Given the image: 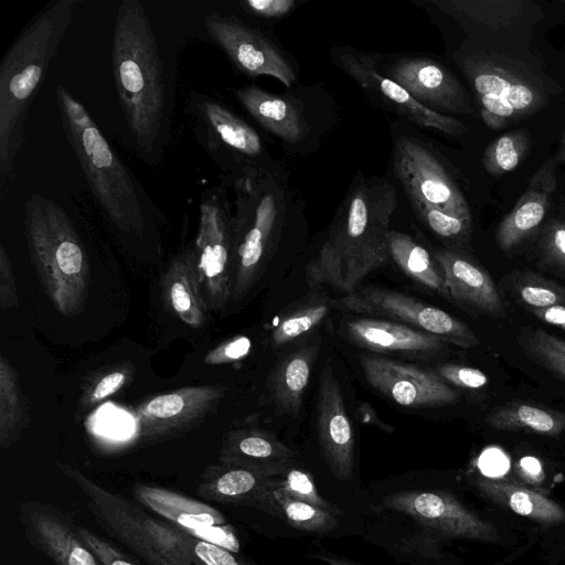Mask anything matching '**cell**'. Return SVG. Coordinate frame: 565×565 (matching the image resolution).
<instances>
[{
	"label": "cell",
	"instance_id": "obj_1",
	"mask_svg": "<svg viewBox=\"0 0 565 565\" xmlns=\"http://www.w3.org/2000/svg\"><path fill=\"white\" fill-rule=\"evenodd\" d=\"M396 203V188L388 180L356 175L328 237L306 266L307 284L311 288L328 285L348 295L386 264L391 258L390 222Z\"/></svg>",
	"mask_w": 565,
	"mask_h": 565
},
{
	"label": "cell",
	"instance_id": "obj_2",
	"mask_svg": "<svg viewBox=\"0 0 565 565\" xmlns=\"http://www.w3.org/2000/svg\"><path fill=\"white\" fill-rule=\"evenodd\" d=\"M111 70L127 126L139 150L150 156L163 141L168 106L157 39L139 0H122L118 7Z\"/></svg>",
	"mask_w": 565,
	"mask_h": 565
},
{
	"label": "cell",
	"instance_id": "obj_3",
	"mask_svg": "<svg viewBox=\"0 0 565 565\" xmlns=\"http://www.w3.org/2000/svg\"><path fill=\"white\" fill-rule=\"evenodd\" d=\"M78 0L45 6L19 33L0 66V180L12 178L22 147L29 108L44 81L67 30Z\"/></svg>",
	"mask_w": 565,
	"mask_h": 565
},
{
	"label": "cell",
	"instance_id": "obj_4",
	"mask_svg": "<svg viewBox=\"0 0 565 565\" xmlns=\"http://www.w3.org/2000/svg\"><path fill=\"white\" fill-rule=\"evenodd\" d=\"M56 468L82 493L97 524L122 545L146 547L169 565H250L237 553L148 513L73 465L57 461Z\"/></svg>",
	"mask_w": 565,
	"mask_h": 565
},
{
	"label": "cell",
	"instance_id": "obj_5",
	"mask_svg": "<svg viewBox=\"0 0 565 565\" xmlns=\"http://www.w3.org/2000/svg\"><path fill=\"white\" fill-rule=\"evenodd\" d=\"M454 61L483 124L493 130L533 116L562 92L539 58L482 50L463 41L454 52Z\"/></svg>",
	"mask_w": 565,
	"mask_h": 565
},
{
	"label": "cell",
	"instance_id": "obj_6",
	"mask_svg": "<svg viewBox=\"0 0 565 565\" xmlns=\"http://www.w3.org/2000/svg\"><path fill=\"white\" fill-rule=\"evenodd\" d=\"M55 99L64 134L103 213L118 231L143 235L146 206L130 171L85 106L65 86H55Z\"/></svg>",
	"mask_w": 565,
	"mask_h": 565
},
{
	"label": "cell",
	"instance_id": "obj_7",
	"mask_svg": "<svg viewBox=\"0 0 565 565\" xmlns=\"http://www.w3.org/2000/svg\"><path fill=\"white\" fill-rule=\"evenodd\" d=\"M23 226L32 264L53 306L62 316L79 315L90 269L72 220L54 200L35 193L24 203Z\"/></svg>",
	"mask_w": 565,
	"mask_h": 565
},
{
	"label": "cell",
	"instance_id": "obj_8",
	"mask_svg": "<svg viewBox=\"0 0 565 565\" xmlns=\"http://www.w3.org/2000/svg\"><path fill=\"white\" fill-rule=\"evenodd\" d=\"M276 168L233 179L232 298L242 299L254 285L295 205L285 177Z\"/></svg>",
	"mask_w": 565,
	"mask_h": 565
},
{
	"label": "cell",
	"instance_id": "obj_9",
	"mask_svg": "<svg viewBox=\"0 0 565 565\" xmlns=\"http://www.w3.org/2000/svg\"><path fill=\"white\" fill-rule=\"evenodd\" d=\"M463 31L465 42L478 49L537 60L533 39L544 19L531 0H433Z\"/></svg>",
	"mask_w": 565,
	"mask_h": 565
},
{
	"label": "cell",
	"instance_id": "obj_10",
	"mask_svg": "<svg viewBox=\"0 0 565 565\" xmlns=\"http://www.w3.org/2000/svg\"><path fill=\"white\" fill-rule=\"evenodd\" d=\"M188 111L195 136L215 164L232 180L276 168L258 132L224 104L192 92Z\"/></svg>",
	"mask_w": 565,
	"mask_h": 565
},
{
	"label": "cell",
	"instance_id": "obj_11",
	"mask_svg": "<svg viewBox=\"0 0 565 565\" xmlns=\"http://www.w3.org/2000/svg\"><path fill=\"white\" fill-rule=\"evenodd\" d=\"M194 252L204 301L218 312L232 298L233 213L222 186L201 195Z\"/></svg>",
	"mask_w": 565,
	"mask_h": 565
},
{
	"label": "cell",
	"instance_id": "obj_12",
	"mask_svg": "<svg viewBox=\"0 0 565 565\" xmlns=\"http://www.w3.org/2000/svg\"><path fill=\"white\" fill-rule=\"evenodd\" d=\"M334 303L353 313L403 322L462 349L479 344L478 337L461 320L395 290L366 286L334 300Z\"/></svg>",
	"mask_w": 565,
	"mask_h": 565
},
{
	"label": "cell",
	"instance_id": "obj_13",
	"mask_svg": "<svg viewBox=\"0 0 565 565\" xmlns=\"http://www.w3.org/2000/svg\"><path fill=\"white\" fill-rule=\"evenodd\" d=\"M393 169L413 209L431 207L458 218L472 220L459 186L420 140L407 135L395 139Z\"/></svg>",
	"mask_w": 565,
	"mask_h": 565
},
{
	"label": "cell",
	"instance_id": "obj_14",
	"mask_svg": "<svg viewBox=\"0 0 565 565\" xmlns=\"http://www.w3.org/2000/svg\"><path fill=\"white\" fill-rule=\"evenodd\" d=\"M333 61L369 98L406 121L452 137L461 136L466 131L462 120L423 106L403 86L384 76L375 56L350 46H340L333 52Z\"/></svg>",
	"mask_w": 565,
	"mask_h": 565
},
{
	"label": "cell",
	"instance_id": "obj_15",
	"mask_svg": "<svg viewBox=\"0 0 565 565\" xmlns=\"http://www.w3.org/2000/svg\"><path fill=\"white\" fill-rule=\"evenodd\" d=\"M204 28L233 65L246 76H271L286 87L298 82V73L286 52L266 33L231 14L212 12Z\"/></svg>",
	"mask_w": 565,
	"mask_h": 565
},
{
	"label": "cell",
	"instance_id": "obj_16",
	"mask_svg": "<svg viewBox=\"0 0 565 565\" xmlns=\"http://www.w3.org/2000/svg\"><path fill=\"white\" fill-rule=\"evenodd\" d=\"M226 394L221 385L185 386L159 394L135 409V439L153 444L178 437L199 426Z\"/></svg>",
	"mask_w": 565,
	"mask_h": 565
},
{
	"label": "cell",
	"instance_id": "obj_17",
	"mask_svg": "<svg viewBox=\"0 0 565 565\" xmlns=\"http://www.w3.org/2000/svg\"><path fill=\"white\" fill-rule=\"evenodd\" d=\"M18 519L25 540L55 565H103L82 540L73 514L40 500H20Z\"/></svg>",
	"mask_w": 565,
	"mask_h": 565
},
{
	"label": "cell",
	"instance_id": "obj_18",
	"mask_svg": "<svg viewBox=\"0 0 565 565\" xmlns=\"http://www.w3.org/2000/svg\"><path fill=\"white\" fill-rule=\"evenodd\" d=\"M382 74L403 86L423 106L444 115H475L471 93L440 62L403 56L387 63Z\"/></svg>",
	"mask_w": 565,
	"mask_h": 565
},
{
	"label": "cell",
	"instance_id": "obj_19",
	"mask_svg": "<svg viewBox=\"0 0 565 565\" xmlns=\"http://www.w3.org/2000/svg\"><path fill=\"white\" fill-rule=\"evenodd\" d=\"M382 505L406 514L424 527L448 537L489 542L499 540L493 524L480 519L446 492L397 491L384 497Z\"/></svg>",
	"mask_w": 565,
	"mask_h": 565
},
{
	"label": "cell",
	"instance_id": "obj_20",
	"mask_svg": "<svg viewBox=\"0 0 565 565\" xmlns=\"http://www.w3.org/2000/svg\"><path fill=\"white\" fill-rule=\"evenodd\" d=\"M134 495L149 511L177 529L238 553L239 541L233 526L214 507L177 491L147 483L135 486Z\"/></svg>",
	"mask_w": 565,
	"mask_h": 565
},
{
	"label": "cell",
	"instance_id": "obj_21",
	"mask_svg": "<svg viewBox=\"0 0 565 565\" xmlns=\"http://www.w3.org/2000/svg\"><path fill=\"white\" fill-rule=\"evenodd\" d=\"M360 363L370 385L401 406H441L458 399L436 372L372 354H362Z\"/></svg>",
	"mask_w": 565,
	"mask_h": 565
},
{
	"label": "cell",
	"instance_id": "obj_22",
	"mask_svg": "<svg viewBox=\"0 0 565 565\" xmlns=\"http://www.w3.org/2000/svg\"><path fill=\"white\" fill-rule=\"evenodd\" d=\"M317 434L323 459L333 476L348 481L354 470V433L332 369L321 374L317 401Z\"/></svg>",
	"mask_w": 565,
	"mask_h": 565
},
{
	"label": "cell",
	"instance_id": "obj_23",
	"mask_svg": "<svg viewBox=\"0 0 565 565\" xmlns=\"http://www.w3.org/2000/svg\"><path fill=\"white\" fill-rule=\"evenodd\" d=\"M562 163H565V131L557 151L535 171L525 191L498 225L495 239L502 250L515 248L542 225L557 188V170Z\"/></svg>",
	"mask_w": 565,
	"mask_h": 565
},
{
	"label": "cell",
	"instance_id": "obj_24",
	"mask_svg": "<svg viewBox=\"0 0 565 565\" xmlns=\"http://www.w3.org/2000/svg\"><path fill=\"white\" fill-rule=\"evenodd\" d=\"M277 478L249 468L217 462L202 470L196 492L210 502L254 508L279 518L275 499Z\"/></svg>",
	"mask_w": 565,
	"mask_h": 565
},
{
	"label": "cell",
	"instance_id": "obj_25",
	"mask_svg": "<svg viewBox=\"0 0 565 565\" xmlns=\"http://www.w3.org/2000/svg\"><path fill=\"white\" fill-rule=\"evenodd\" d=\"M233 94L252 118L284 145L302 146L311 136L309 114L295 96L276 95L257 85L236 88Z\"/></svg>",
	"mask_w": 565,
	"mask_h": 565
},
{
	"label": "cell",
	"instance_id": "obj_26",
	"mask_svg": "<svg viewBox=\"0 0 565 565\" xmlns=\"http://www.w3.org/2000/svg\"><path fill=\"white\" fill-rule=\"evenodd\" d=\"M448 296L456 302L479 313L498 317L504 312V302L490 275L467 256L451 250L434 253Z\"/></svg>",
	"mask_w": 565,
	"mask_h": 565
},
{
	"label": "cell",
	"instance_id": "obj_27",
	"mask_svg": "<svg viewBox=\"0 0 565 565\" xmlns=\"http://www.w3.org/2000/svg\"><path fill=\"white\" fill-rule=\"evenodd\" d=\"M296 456L295 450L269 431L237 428L225 434L217 462L278 477L294 465Z\"/></svg>",
	"mask_w": 565,
	"mask_h": 565
},
{
	"label": "cell",
	"instance_id": "obj_28",
	"mask_svg": "<svg viewBox=\"0 0 565 565\" xmlns=\"http://www.w3.org/2000/svg\"><path fill=\"white\" fill-rule=\"evenodd\" d=\"M351 342L374 352L429 353L440 350L439 338L387 319L358 318L345 322Z\"/></svg>",
	"mask_w": 565,
	"mask_h": 565
},
{
	"label": "cell",
	"instance_id": "obj_29",
	"mask_svg": "<svg viewBox=\"0 0 565 565\" xmlns=\"http://www.w3.org/2000/svg\"><path fill=\"white\" fill-rule=\"evenodd\" d=\"M162 297L170 312L185 324L200 328L205 323L209 309L201 291L194 248L184 250L169 265L162 279Z\"/></svg>",
	"mask_w": 565,
	"mask_h": 565
},
{
	"label": "cell",
	"instance_id": "obj_30",
	"mask_svg": "<svg viewBox=\"0 0 565 565\" xmlns=\"http://www.w3.org/2000/svg\"><path fill=\"white\" fill-rule=\"evenodd\" d=\"M318 343L307 344L286 356L270 377V392L277 409L296 416L302 405Z\"/></svg>",
	"mask_w": 565,
	"mask_h": 565
},
{
	"label": "cell",
	"instance_id": "obj_31",
	"mask_svg": "<svg viewBox=\"0 0 565 565\" xmlns=\"http://www.w3.org/2000/svg\"><path fill=\"white\" fill-rule=\"evenodd\" d=\"M477 484L487 498L519 515L544 524L565 523V510L539 492L489 478L479 479Z\"/></svg>",
	"mask_w": 565,
	"mask_h": 565
},
{
	"label": "cell",
	"instance_id": "obj_32",
	"mask_svg": "<svg viewBox=\"0 0 565 565\" xmlns=\"http://www.w3.org/2000/svg\"><path fill=\"white\" fill-rule=\"evenodd\" d=\"M486 422L499 430H529L557 436L565 431V412L523 402H512L493 408Z\"/></svg>",
	"mask_w": 565,
	"mask_h": 565
},
{
	"label": "cell",
	"instance_id": "obj_33",
	"mask_svg": "<svg viewBox=\"0 0 565 565\" xmlns=\"http://www.w3.org/2000/svg\"><path fill=\"white\" fill-rule=\"evenodd\" d=\"M388 249L391 258L408 277L444 297H449L436 260L409 235L391 230Z\"/></svg>",
	"mask_w": 565,
	"mask_h": 565
},
{
	"label": "cell",
	"instance_id": "obj_34",
	"mask_svg": "<svg viewBox=\"0 0 565 565\" xmlns=\"http://www.w3.org/2000/svg\"><path fill=\"white\" fill-rule=\"evenodd\" d=\"M29 424L26 402L19 376L0 353V446L11 447Z\"/></svg>",
	"mask_w": 565,
	"mask_h": 565
},
{
	"label": "cell",
	"instance_id": "obj_35",
	"mask_svg": "<svg viewBox=\"0 0 565 565\" xmlns=\"http://www.w3.org/2000/svg\"><path fill=\"white\" fill-rule=\"evenodd\" d=\"M531 149L527 129L520 128L492 140L482 154V167L491 175L499 177L518 168Z\"/></svg>",
	"mask_w": 565,
	"mask_h": 565
},
{
	"label": "cell",
	"instance_id": "obj_36",
	"mask_svg": "<svg viewBox=\"0 0 565 565\" xmlns=\"http://www.w3.org/2000/svg\"><path fill=\"white\" fill-rule=\"evenodd\" d=\"M275 499L279 508V519L294 529L311 533H328L339 525L338 514L292 499L277 489H275Z\"/></svg>",
	"mask_w": 565,
	"mask_h": 565
},
{
	"label": "cell",
	"instance_id": "obj_37",
	"mask_svg": "<svg viewBox=\"0 0 565 565\" xmlns=\"http://www.w3.org/2000/svg\"><path fill=\"white\" fill-rule=\"evenodd\" d=\"M519 342L529 358L565 381V340L543 329H527Z\"/></svg>",
	"mask_w": 565,
	"mask_h": 565
},
{
	"label": "cell",
	"instance_id": "obj_38",
	"mask_svg": "<svg viewBox=\"0 0 565 565\" xmlns=\"http://www.w3.org/2000/svg\"><path fill=\"white\" fill-rule=\"evenodd\" d=\"M513 288L523 303L531 309L565 306V287L534 273H521Z\"/></svg>",
	"mask_w": 565,
	"mask_h": 565
},
{
	"label": "cell",
	"instance_id": "obj_39",
	"mask_svg": "<svg viewBox=\"0 0 565 565\" xmlns=\"http://www.w3.org/2000/svg\"><path fill=\"white\" fill-rule=\"evenodd\" d=\"M132 377L134 365L126 362L98 372L89 379L83 388L78 403L81 408L87 409L100 404L124 388Z\"/></svg>",
	"mask_w": 565,
	"mask_h": 565
},
{
	"label": "cell",
	"instance_id": "obj_40",
	"mask_svg": "<svg viewBox=\"0 0 565 565\" xmlns=\"http://www.w3.org/2000/svg\"><path fill=\"white\" fill-rule=\"evenodd\" d=\"M276 489L292 499L313 504L338 515L341 514V510L337 505L327 501L318 492L313 477L294 465L278 476Z\"/></svg>",
	"mask_w": 565,
	"mask_h": 565
},
{
	"label": "cell",
	"instance_id": "obj_41",
	"mask_svg": "<svg viewBox=\"0 0 565 565\" xmlns=\"http://www.w3.org/2000/svg\"><path fill=\"white\" fill-rule=\"evenodd\" d=\"M327 303L301 308L279 321L273 331L275 347L284 345L318 326L328 315Z\"/></svg>",
	"mask_w": 565,
	"mask_h": 565
},
{
	"label": "cell",
	"instance_id": "obj_42",
	"mask_svg": "<svg viewBox=\"0 0 565 565\" xmlns=\"http://www.w3.org/2000/svg\"><path fill=\"white\" fill-rule=\"evenodd\" d=\"M423 223H425L437 236L460 242L468 238L472 220H462L431 207L414 209Z\"/></svg>",
	"mask_w": 565,
	"mask_h": 565
},
{
	"label": "cell",
	"instance_id": "obj_43",
	"mask_svg": "<svg viewBox=\"0 0 565 565\" xmlns=\"http://www.w3.org/2000/svg\"><path fill=\"white\" fill-rule=\"evenodd\" d=\"M539 243L543 262L565 273V218L545 225Z\"/></svg>",
	"mask_w": 565,
	"mask_h": 565
},
{
	"label": "cell",
	"instance_id": "obj_44",
	"mask_svg": "<svg viewBox=\"0 0 565 565\" xmlns=\"http://www.w3.org/2000/svg\"><path fill=\"white\" fill-rule=\"evenodd\" d=\"M82 540L94 552L103 565H141L135 558L93 530L78 525Z\"/></svg>",
	"mask_w": 565,
	"mask_h": 565
},
{
	"label": "cell",
	"instance_id": "obj_45",
	"mask_svg": "<svg viewBox=\"0 0 565 565\" xmlns=\"http://www.w3.org/2000/svg\"><path fill=\"white\" fill-rule=\"evenodd\" d=\"M436 373L446 382L452 385L477 390L486 386L489 379L486 373L479 369L459 365L444 364L436 369Z\"/></svg>",
	"mask_w": 565,
	"mask_h": 565
},
{
	"label": "cell",
	"instance_id": "obj_46",
	"mask_svg": "<svg viewBox=\"0 0 565 565\" xmlns=\"http://www.w3.org/2000/svg\"><path fill=\"white\" fill-rule=\"evenodd\" d=\"M250 348V339L245 335H238L209 351L203 361L206 365L232 363L248 355Z\"/></svg>",
	"mask_w": 565,
	"mask_h": 565
},
{
	"label": "cell",
	"instance_id": "obj_47",
	"mask_svg": "<svg viewBox=\"0 0 565 565\" xmlns=\"http://www.w3.org/2000/svg\"><path fill=\"white\" fill-rule=\"evenodd\" d=\"M238 6L249 15L264 20H279L294 11L297 2L295 0H242Z\"/></svg>",
	"mask_w": 565,
	"mask_h": 565
},
{
	"label": "cell",
	"instance_id": "obj_48",
	"mask_svg": "<svg viewBox=\"0 0 565 565\" xmlns=\"http://www.w3.org/2000/svg\"><path fill=\"white\" fill-rule=\"evenodd\" d=\"M18 290L9 254L0 246V307L3 310L18 306Z\"/></svg>",
	"mask_w": 565,
	"mask_h": 565
},
{
	"label": "cell",
	"instance_id": "obj_49",
	"mask_svg": "<svg viewBox=\"0 0 565 565\" xmlns=\"http://www.w3.org/2000/svg\"><path fill=\"white\" fill-rule=\"evenodd\" d=\"M480 471L490 478H499L509 469L508 457L499 449H488L479 458Z\"/></svg>",
	"mask_w": 565,
	"mask_h": 565
},
{
	"label": "cell",
	"instance_id": "obj_50",
	"mask_svg": "<svg viewBox=\"0 0 565 565\" xmlns=\"http://www.w3.org/2000/svg\"><path fill=\"white\" fill-rule=\"evenodd\" d=\"M530 312L541 321L565 330V306L530 309Z\"/></svg>",
	"mask_w": 565,
	"mask_h": 565
},
{
	"label": "cell",
	"instance_id": "obj_51",
	"mask_svg": "<svg viewBox=\"0 0 565 565\" xmlns=\"http://www.w3.org/2000/svg\"><path fill=\"white\" fill-rule=\"evenodd\" d=\"M519 470L522 476L531 482H539L543 479V470L541 463L535 458H523L519 463Z\"/></svg>",
	"mask_w": 565,
	"mask_h": 565
},
{
	"label": "cell",
	"instance_id": "obj_52",
	"mask_svg": "<svg viewBox=\"0 0 565 565\" xmlns=\"http://www.w3.org/2000/svg\"><path fill=\"white\" fill-rule=\"evenodd\" d=\"M312 557L322 561L328 565H361L324 552L313 553Z\"/></svg>",
	"mask_w": 565,
	"mask_h": 565
}]
</instances>
